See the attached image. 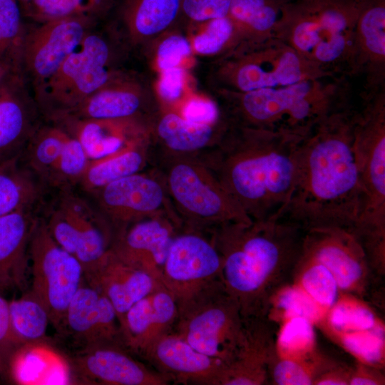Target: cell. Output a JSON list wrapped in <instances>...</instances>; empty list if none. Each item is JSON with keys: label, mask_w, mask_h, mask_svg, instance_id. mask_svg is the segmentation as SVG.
Segmentation results:
<instances>
[{"label": "cell", "mask_w": 385, "mask_h": 385, "mask_svg": "<svg viewBox=\"0 0 385 385\" xmlns=\"http://www.w3.org/2000/svg\"><path fill=\"white\" fill-rule=\"evenodd\" d=\"M112 303L119 325L138 301L163 285L149 273L117 258L109 250L96 273L88 279Z\"/></svg>", "instance_id": "26"}, {"label": "cell", "mask_w": 385, "mask_h": 385, "mask_svg": "<svg viewBox=\"0 0 385 385\" xmlns=\"http://www.w3.org/2000/svg\"><path fill=\"white\" fill-rule=\"evenodd\" d=\"M272 310L281 317L282 322L293 317H304L313 323L322 319L327 311L296 284L284 286L277 291L270 302L268 312Z\"/></svg>", "instance_id": "44"}, {"label": "cell", "mask_w": 385, "mask_h": 385, "mask_svg": "<svg viewBox=\"0 0 385 385\" xmlns=\"http://www.w3.org/2000/svg\"><path fill=\"white\" fill-rule=\"evenodd\" d=\"M0 365H1V362H0Z\"/></svg>", "instance_id": "55"}, {"label": "cell", "mask_w": 385, "mask_h": 385, "mask_svg": "<svg viewBox=\"0 0 385 385\" xmlns=\"http://www.w3.org/2000/svg\"><path fill=\"white\" fill-rule=\"evenodd\" d=\"M91 194L95 197L96 209L111 227L116 229L115 235L135 222L158 216H168L180 223L170 207L164 183L152 175L137 173Z\"/></svg>", "instance_id": "13"}, {"label": "cell", "mask_w": 385, "mask_h": 385, "mask_svg": "<svg viewBox=\"0 0 385 385\" xmlns=\"http://www.w3.org/2000/svg\"><path fill=\"white\" fill-rule=\"evenodd\" d=\"M31 210L0 217V292L19 287L24 280L26 251L36 219Z\"/></svg>", "instance_id": "27"}, {"label": "cell", "mask_w": 385, "mask_h": 385, "mask_svg": "<svg viewBox=\"0 0 385 385\" xmlns=\"http://www.w3.org/2000/svg\"><path fill=\"white\" fill-rule=\"evenodd\" d=\"M44 185L24 165L21 157L0 163V217L21 209H32Z\"/></svg>", "instance_id": "32"}, {"label": "cell", "mask_w": 385, "mask_h": 385, "mask_svg": "<svg viewBox=\"0 0 385 385\" xmlns=\"http://www.w3.org/2000/svg\"><path fill=\"white\" fill-rule=\"evenodd\" d=\"M96 19L75 16L38 23L25 31L20 54V71L34 91L51 78L78 46Z\"/></svg>", "instance_id": "15"}, {"label": "cell", "mask_w": 385, "mask_h": 385, "mask_svg": "<svg viewBox=\"0 0 385 385\" xmlns=\"http://www.w3.org/2000/svg\"><path fill=\"white\" fill-rule=\"evenodd\" d=\"M44 220L54 240L79 261L90 279L111 248L109 224L73 188L58 190Z\"/></svg>", "instance_id": "11"}, {"label": "cell", "mask_w": 385, "mask_h": 385, "mask_svg": "<svg viewBox=\"0 0 385 385\" xmlns=\"http://www.w3.org/2000/svg\"><path fill=\"white\" fill-rule=\"evenodd\" d=\"M376 367L361 363L351 370L349 384L350 385H379L384 384L382 375Z\"/></svg>", "instance_id": "51"}, {"label": "cell", "mask_w": 385, "mask_h": 385, "mask_svg": "<svg viewBox=\"0 0 385 385\" xmlns=\"http://www.w3.org/2000/svg\"><path fill=\"white\" fill-rule=\"evenodd\" d=\"M68 135L64 129L54 123L38 126L22 153L21 159L26 163L24 165L44 186Z\"/></svg>", "instance_id": "33"}, {"label": "cell", "mask_w": 385, "mask_h": 385, "mask_svg": "<svg viewBox=\"0 0 385 385\" xmlns=\"http://www.w3.org/2000/svg\"><path fill=\"white\" fill-rule=\"evenodd\" d=\"M267 317L244 318L241 337L232 358L223 364L219 385H260L267 381L276 356Z\"/></svg>", "instance_id": "20"}, {"label": "cell", "mask_w": 385, "mask_h": 385, "mask_svg": "<svg viewBox=\"0 0 385 385\" xmlns=\"http://www.w3.org/2000/svg\"><path fill=\"white\" fill-rule=\"evenodd\" d=\"M9 310L13 333L20 345L46 338L49 314L32 291L9 302Z\"/></svg>", "instance_id": "35"}, {"label": "cell", "mask_w": 385, "mask_h": 385, "mask_svg": "<svg viewBox=\"0 0 385 385\" xmlns=\"http://www.w3.org/2000/svg\"><path fill=\"white\" fill-rule=\"evenodd\" d=\"M23 18L18 1L0 0V60L18 71H20L21 49L26 31Z\"/></svg>", "instance_id": "40"}, {"label": "cell", "mask_w": 385, "mask_h": 385, "mask_svg": "<svg viewBox=\"0 0 385 385\" xmlns=\"http://www.w3.org/2000/svg\"><path fill=\"white\" fill-rule=\"evenodd\" d=\"M231 0H182L180 17L201 24L228 16Z\"/></svg>", "instance_id": "47"}, {"label": "cell", "mask_w": 385, "mask_h": 385, "mask_svg": "<svg viewBox=\"0 0 385 385\" xmlns=\"http://www.w3.org/2000/svg\"><path fill=\"white\" fill-rule=\"evenodd\" d=\"M182 0H127L123 20L133 43L160 35L180 18Z\"/></svg>", "instance_id": "30"}, {"label": "cell", "mask_w": 385, "mask_h": 385, "mask_svg": "<svg viewBox=\"0 0 385 385\" xmlns=\"http://www.w3.org/2000/svg\"><path fill=\"white\" fill-rule=\"evenodd\" d=\"M148 137L133 141L119 150L90 160L78 185L88 193L124 177L139 173L148 155Z\"/></svg>", "instance_id": "31"}, {"label": "cell", "mask_w": 385, "mask_h": 385, "mask_svg": "<svg viewBox=\"0 0 385 385\" xmlns=\"http://www.w3.org/2000/svg\"><path fill=\"white\" fill-rule=\"evenodd\" d=\"M289 0H231L228 16L238 38L237 50L275 38Z\"/></svg>", "instance_id": "29"}, {"label": "cell", "mask_w": 385, "mask_h": 385, "mask_svg": "<svg viewBox=\"0 0 385 385\" xmlns=\"http://www.w3.org/2000/svg\"><path fill=\"white\" fill-rule=\"evenodd\" d=\"M192 51L190 41L180 34H170L160 40L155 52V63L159 71L181 66L182 62Z\"/></svg>", "instance_id": "46"}, {"label": "cell", "mask_w": 385, "mask_h": 385, "mask_svg": "<svg viewBox=\"0 0 385 385\" xmlns=\"http://www.w3.org/2000/svg\"><path fill=\"white\" fill-rule=\"evenodd\" d=\"M230 125L228 118L215 124L198 123L168 112L159 117L155 133L168 155H195L214 145Z\"/></svg>", "instance_id": "28"}, {"label": "cell", "mask_w": 385, "mask_h": 385, "mask_svg": "<svg viewBox=\"0 0 385 385\" xmlns=\"http://www.w3.org/2000/svg\"><path fill=\"white\" fill-rule=\"evenodd\" d=\"M364 77V93L385 88V0H363L353 42L351 76Z\"/></svg>", "instance_id": "21"}, {"label": "cell", "mask_w": 385, "mask_h": 385, "mask_svg": "<svg viewBox=\"0 0 385 385\" xmlns=\"http://www.w3.org/2000/svg\"><path fill=\"white\" fill-rule=\"evenodd\" d=\"M111 60L108 41L90 31L56 73L34 91L38 107L48 117L76 106L116 74Z\"/></svg>", "instance_id": "10"}, {"label": "cell", "mask_w": 385, "mask_h": 385, "mask_svg": "<svg viewBox=\"0 0 385 385\" xmlns=\"http://www.w3.org/2000/svg\"><path fill=\"white\" fill-rule=\"evenodd\" d=\"M178 312L174 296L160 285L135 302L120 324L125 346L138 356L155 340L172 329Z\"/></svg>", "instance_id": "24"}, {"label": "cell", "mask_w": 385, "mask_h": 385, "mask_svg": "<svg viewBox=\"0 0 385 385\" xmlns=\"http://www.w3.org/2000/svg\"><path fill=\"white\" fill-rule=\"evenodd\" d=\"M29 252L32 263L31 291L46 307L50 322L61 331L68 305L85 279L83 268L54 240L43 219H35Z\"/></svg>", "instance_id": "12"}, {"label": "cell", "mask_w": 385, "mask_h": 385, "mask_svg": "<svg viewBox=\"0 0 385 385\" xmlns=\"http://www.w3.org/2000/svg\"><path fill=\"white\" fill-rule=\"evenodd\" d=\"M355 108L351 102L335 110L302 140L295 184L279 217L304 231L354 230L361 209L352 147Z\"/></svg>", "instance_id": "1"}, {"label": "cell", "mask_w": 385, "mask_h": 385, "mask_svg": "<svg viewBox=\"0 0 385 385\" xmlns=\"http://www.w3.org/2000/svg\"><path fill=\"white\" fill-rule=\"evenodd\" d=\"M340 337L344 348L361 363L378 368L384 359V329L381 324L375 327Z\"/></svg>", "instance_id": "45"}, {"label": "cell", "mask_w": 385, "mask_h": 385, "mask_svg": "<svg viewBox=\"0 0 385 385\" xmlns=\"http://www.w3.org/2000/svg\"><path fill=\"white\" fill-rule=\"evenodd\" d=\"M339 297L328 310L327 324L338 336L371 329L379 324L374 312L356 297Z\"/></svg>", "instance_id": "41"}, {"label": "cell", "mask_w": 385, "mask_h": 385, "mask_svg": "<svg viewBox=\"0 0 385 385\" xmlns=\"http://www.w3.org/2000/svg\"><path fill=\"white\" fill-rule=\"evenodd\" d=\"M111 0H29L21 6L24 16L38 23L75 16L96 19L110 7Z\"/></svg>", "instance_id": "37"}, {"label": "cell", "mask_w": 385, "mask_h": 385, "mask_svg": "<svg viewBox=\"0 0 385 385\" xmlns=\"http://www.w3.org/2000/svg\"><path fill=\"white\" fill-rule=\"evenodd\" d=\"M277 356L303 359L314 354L316 334L314 323L304 317H293L283 322L275 339Z\"/></svg>", "instance_id": "39"}, {"label": "cell", "mask_w": 385, "mask_h": 385, "mask_svg": "<svg viewBox=\"0 0 385 385\" xmlns=\"http://www.w3.org/2000/svg\"><path fill=\"white\" fill-rule=\"evenodd\" d=\"M302 252L331 272L340 292L359 298L368 294L374 276L352 231L337 227L306 230Z\"/></svg>", "instance_id": "14"}, {"label": "cell", "mask_w": 385, "mask_h": 385, "mask_svg": "<svg viewBox=\"0 0 385 385\" xmlns=\"http://www.w3.org/2000/svg\"><path fill=\"white\" fill-rule=\"evenodd\" d=\"M89 161L90 158L80 142L68 133L45 186L58 190L73 188L79 183Z\"/></svg>", "instance_id": "42"}, {"label": "cell", "mask_w": 385, "mask_h": 385, "mask_svg": "<svg viewBox=\"0 0 385 385\" xmlns=\"http://www.w3.org/2000/svg\"><path fill=\"white\" fill-rule=\"evenodd\" d=\"M48 118L76 138L90 160L113 153L127 144L149 135L142 118L79 119L55 115Z\"/></svg>", "instance_id": "23"}, {"label": "cell", "mask_w": 385, "mask_h": 385, "mask_svg": "<svg viewBox=\"0 0 385 385\" xmlns=\"http://www.w3.org/2000/svg\"><path fill=\"white\" fill-rule=\"evenodd\" d=\"M180 227L168 216L140 220L115 235L110 250L122 262L149 273L161 282L165 260Z\"/></svg>", "instance_id": "19"}, {"label": "cell", "mask_w": 385, "mask_h": 385, "mask_svg": "<svg viewBox=\"0 0 385 385\" xmlns=\"http://www.w3.org/2000/svg\"><path fill=\"white\" fill-rule=\"evenodd\" d=\"M16 1H18L21 6L26 4L27 2L29 1V0H16Z\"/></svg>", "instance_id": "54"}, {"label": "cell", "mask_w": 385, "mask_h": 385, "mask_svg": "<svg viewBox=\"0 0 385 385\" xmlns=\"http://www.w3.org/2000/svg\"><path fill=\"white\" fill-rule=\"evenodd\" d=\"M145 100L139 83L117 72L104 86L76 106L55 115L79 119L142 118Z\"/></svg>", "instance_id": "25"}, {"label": "cell", "mask_w": 385, "mask_h": 385, "mask_svg": "<svg viewBox=\"0 0 385 385\" xmlns=\"http://www.w3.org/2000/svg\"><path fill=\"white\" fill-rule=\"evenodd\" d=\"M221 267L211 238L203 232L185 228L172 241L160 282L178 302L220 279Z\"/></svg>", "instance_id": "16"}, {"label": "cell", "mask_w": 385, "mask_h": 385, "mask_svg": "<svg viewBox=\"0 0 385 385\" xmlns=\"http://www.w3.org/2000/svg\"><path fill=\"white\" fill-rule=\"evenodd\" d=\"M355 108L353 151L361 190L355 232L385 236V88L363 93Z\"/></svg>", "instance_id": "7"}, {"label": "cell", "mask_w": 385, "mask_h": 385, "mask_svg": "<svg viewBox=\"0 0 385 385\" xmlns=\"http://www.w3.org/2000/svg\"><path fill=\"white\" fill-rule=\"evenodd\" d=\"M220 90L245 93L329 76L277 38L222 58L216 72Z\"/></svg>", "instance_id": "9"}, {"label": "cell", "mask_w": 385, "mask_h": 385, "mask_svg": "<svg viewBox=\"0 0 385 385\" xmlns=\"http://www.w3.org/2000/svg\"><path fill=\"white\" fill-rule=\"evenodd\" d=\"M363 0H289L275 32L323 71L351 76L355 26Z\"/></svg>", "instance_id": "5"}, {"label": "cell", "mask_w": 385, "mask_h": 385, "mask_svg": "<svg viewBox=\"0 0 385 385\" xmlns=\"http://www.w3.org/2000/svg\"><path fill=\"white\" fill-rule=\"evenodd\" d=\"M83 282L70 301L64 325L86 345L100 342L99 298L101 290L94 284Z\"/></svg>", "instance_id": "34"}, {"label": "cell", "mask_w": 385, "mask_h": 385, "mask_svg": "<svg viewBox=\"0 0 385 385\" xmlns=\"http://www.w3.org/2000/svg\"><path fill=\"white\" fill-rule=\"evenodd\" d=\"M172 331L197 351L227 362L242 334L244 317L221 279L177 302Z\"/></svg>", "instance_id": "8"}, {"label": "cell", "mask_w": 385, "mask_h": 385, "mask_svg": "<svg viewBox=\"0 0 385 385\" xmlns=\"http://www.w3.org/2000/svg\"><path fill=\"white\" fill-rule=\"evenodd\" d=\"M299 286L319 306L328 311L339 298L337 282L323 265L302 252L293 271Z\"/></svg>", "instance_id": "36"}, {"label": "cell", "mask_w": 385, "mask_h": 385, "mask_svg": "<svg viewBox=\"0 0 385 385\" xmlns=\"http://www.w3.org/2000/svg\"><path fill=\"white\" fill-rule=\"evenodd\" d=\"M303 138L232 123L196 156L252 221H264L278 218L289 200Z\"/></svg>", "instance_id": "2"}, {"label": "cell", "mask_w": 385, "mask_h": 385, "mask_svg": "<svg viewBox=\"0 0 385 385\" xmlns=\"http://www.w3.org/2000/svg\"><path fill=\"white\" fill-rule=\"evenodd\" d=\"M164 185L185 228L204 232L229 223L252 221L195 155L165 156Z\"/></svg>", "instance_id": "6"}, {"label": "cell", "mask_w": 385, "mask_h": 385, "mask_svg": "<svg viewBox=\"0 0 385 385\" xmlns=\"http://www.w3.org/2000/svg\"><path fill=\"white\" fill-rule=\"evenodd\" d=\"M140 356L175 384L219 385L223 368L221 360L197 351L172 331L158 337Z\"/></svg>", "instance_id": "18"}, {"label": "cell", "mask_w": 385, "mask_h": 385, "mask_svg": "<svg viewBox=\"0 0 385 385\" xmlns=\"http://www.w3.org/2000/svg\"><path fill=\"white\" fill-rule=\"evenodd\" d=\"M21 346L13 333L9 302L0 294V362L9 359L12 353Z\"/></svg>", "instance_id": "50"}, {"label": "cell", "mask_w": 385, "mask_h": 385, "mask_svg": "<svg viewBox=\"0 0 385 385\" xmlns=\"http://www.w3.org/2000/svg\"><path fill=\"white\" fill-rule=\"evenodd\" d=\"M19 71L0 60V86L14 72ZM20 72V71H19Z\"/></svg>", "instance_id": "53"}, {"label": "cell", "mask_w": 385, "mask_h": 385, "mask_svg": "<svg viewBox=\"0 0 385 385\" xmlns=\"http://www.w3.org/2000/svg\"><path fill=\"white\" fill-rule=\"evenodd\" d=\"M180 115L185 119L198 123L215 124L228 118L221 112L216 103L210 99L194 97L184 103Z\"/></svg>", "instance_id": "48"}, {"label": "cell", "mask_w": 385, "mask_h": 385, "mask_svg": "<svg viewBox=\"0 0 385 385\" xmlns=\"http://www.w3.org/2000/svg\"><path fill=\"white\" fill-rule=\"evenodd\" d=\"M207 232L221 257V281L242 317H267L272 299L293 274L305 231L278 217Z\"/></svg>", "instance_id": "3"}, {"label": "cell", "mask_w": 385, "mask_h": 385, "mask_svg": "<svg viewBox=\"0 0 385 385\" xmlns=\"http://www.w3.org/2000/svg\"><path fill=\"white\" fill-rule=\"evenodd\" d=\"M202 24L191 43L192 50L202 56L222 55L235 51L238 46L235 26L228 16L210 20Z\"/></svg>", "instance_id": "43"}, {"label": "cell", "mask_w": 385, "mask_h": 385, "mask_svg": "<svg viewBox=\"0 0 385 385\" xmlns=\"http://www.w3.org/2000/svg\"><path fill=\"white\" fill-rule=\"evenodd\" d=\"M351 370L343 367L332 366L315 380L317 385H347Z\"/></svg>", "instance_id": "52"}, {"label": "cell", "mask_w": 385, "mask_h": 385, "mask_svg": "<svg viewBox=\"0 0 385 385\" xmlns=\"http://www.w3.org/2000/svg\"><path fill=\"white\" fill-rule=\"evenodd\" d=\"M334 365L317 351L307 358L297 359L276 355L270 366L269 376L278 385H310Z\"/></svg>", "instance_id": "38"}, {"label": "cell", "mask_w": 385, "mask_h": 385, "mask_svg": "<svg viewBox=\"0 0 385 385\" xmlns=\"http://www.w3.org/2000/svg\"><path fill=\"white\" fill-rule=\"evenodd\" d=\"M36 113L22 73H13L0 86V163L21 157L39 126Z\"/></svg>", "instance_id": "22"}, {"label": "cell", "mask_w": 385, "mask_h": 385, "mask_svg": "<svg viewBox=\"0 0 385 385\" xmlns=\"http://www.w3.org/2000/svg\"><path fill=\"white\" fill-rule=\"evenodd\" d=\"M185 70L181 66L160 71L157 91L161 100L167 103L179 101L185 90Z\"/></svg>", "instance_id": "49"}, {"label": "cell", "mask_w": 385, "mask_h": 385, "mask_svg": "<svg viewBox=\"0 0 385 385\" xmlns=\"http://www.w3.org/2000/svg\"><path fill=\"white\" fill-rule=\"evenodd\" d=\"M232 124L304 138L324 118L351 101L346 78L307 79L245 93L220 91Z\"/></svg>", "instance_id": "4"}, {"label": "cell", "mask_w": 385, "mask_h": 385, "mask_svg": "<svg viewBox=\"0 0 385 385\" xmlns=\"http://www.w3.org/2000/svg\"><path fill=\"white\" fill-rule=\"evenodd\" d=\"M86 381L106 385H167L168 378L136 359L122 339L86 345L73 359Z\"/></svg>", "instance_id": "17"}]
</instances>
